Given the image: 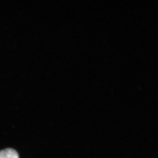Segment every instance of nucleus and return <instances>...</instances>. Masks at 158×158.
Instances as JSON below:
<instances>
[{"label": "nucleus", "mask_w": 158, "mask_h": 158, "mask_svg": "<svg viewBox=\"0 0 158 158\" xmlns=\"http://www.w3.org/2000/svg\"><path fill=\"white\" fill-rule=\"evenodd\" d=\"M0 158H19V156L14 149L7 148L0 151Z\"/></svg>", "instance_id": "1"}]
</instances>
